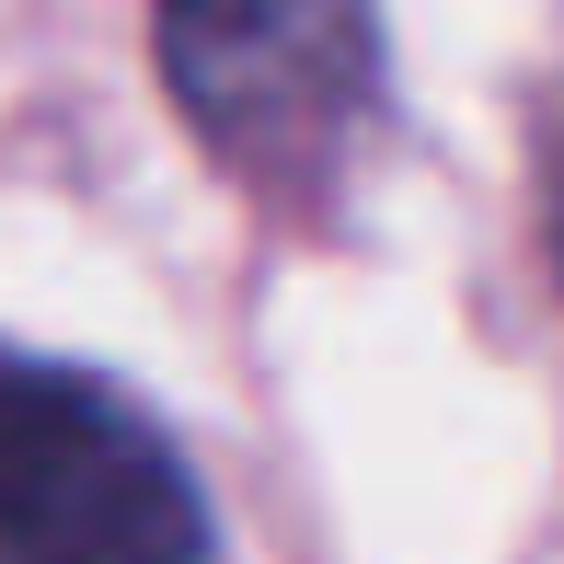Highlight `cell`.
Here are the masks:
<instances>
[{
	"instance_id": "obj_1",
	"label": "cell",
	"mask_w": 564,
	"mask_h": 564,
	"mask_svg": "<svg viewBox=\"0 0 564 564\" xmlns=\"http://www.w3.org/2000/svg\"><path fill=\"white\" fill-rule=\"evenodd\" d=\"M150 58L208 150L265 219H323L380 127V0H150Z\"/></svg>"
},
{
	"instance_id": "obj_2",
	"label": "cell",
	"mask_w": 564,
	"mask_h": 564,
	"mask_svg": "<svg viewBox=\"0 0 564 564\" xmlns=\"http://www.w3.org/2000/svg\"><path fill=\"white\" fill-rule=\"evenodd\" d=\"M0 564H219L185 438L116 369L0 335Z\"/></svg>"
},
{
	"instance_id": "obj_3",
	"label": "cell",
	"mask_w": 564,
	"mask_h": 564,
	"mask_svg": "<svg viewBox=\"0 0 564 564\" xmlns=\"http://www.w3.org/2000/svg\"><path fill=\"white\" fill-rule=\"evenodd\" d=\"M553 265H564V173H553Z\"/></svg>"
}]
</instances>
